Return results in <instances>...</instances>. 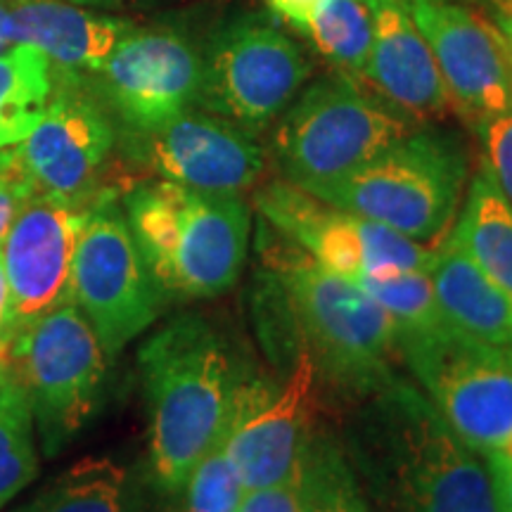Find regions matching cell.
<instances>
[{"mask_svg":"<svg viewBox=\"0 0 512 512\" xmlns=\"http://www.w3.org/2000/svg\"><path fill=\"white\" fill-rule=\"evenodd\" d=\"M342 444L356 475L401 512H503L486 458L401 377L351 403Z\"/></svg>","mask_w":512,"mask_h":512,"instance_id":"obj_1","label":"cell"},{"mask_svg":"<svg viewBox=\"0 0 512 512\" xmlns=\"http://www.w3.org/2000/svg\"><path fill=\"white\" fill-rule=\"evenodd\" d=\"M147 406V451L159 489L178 494L221 439L238 375L214 323L183 313L147 337L138 351Z\"/></svg>","mask_w":512,"mask_h":512,"instance_id":"obj_2","label":"cell"},{"mask_svg":"<svg viewBox=\"0 0 512 512\" xmlns=\"http://www.w3.org/2000/svg\"><path fill=\"white\" fill-rule=\"evenodd\" d=\"M261 252L268 271L283 285L320 387L330 384L354 403L394 380V361L401 358L399 330L380 304L354 280L328 271L294 242L268 235L266 228H261Z\"/></svg>","mask_w":512,"mask_h":512,"instance_id":"obj_3","label":"cell"},{"mask_svg":"<svg viewBox=\"0 0 512 512\" xmlns=\"http://www.w3.org/2000/svg\"><path fill=\"white\" fill-rule=\"evenodd\" d=\"M126 221L164 297L214 299L240 280L252 233L242 195L138 185L126 195Z\"/></svg>","mask_w":512,"mask_h":512,"instance_id":"obj_4","label":"cell"},{"mask_svg":"<svg viewBox=\"0 0 512 512\" xmlns=\"http://www.w3.org/2000/svg\"><path fill=\"white\" fill-rule=\"evenodd\" d=\"M467 171L470 157L458 136L413 128L351 174L311 185L306 192L420 245L437 247L463 204Z\"/></svg>","mask_w":512,"mask_h":512,"instance_id":"obj_5","label":"cell"},{"mask_svg":"<svg viewBox=\"0 0 512 512\" xmlns=\"http://www.w3.org/2000/svg\"><path fill=\"white\" fill-rule=\"evenodd\" d=\"M280 117L275 162L285 181L302 190L351 174L415 128L392 105L366 95L351 76L311 83Z\"/></svg>","mask_w":512,"mask_h":512,"instance_id":"obj_6","label":"cell"},{"mask_svg":"<svg viewBox=\"0 0 512 512\" xmlns=\"http://www.w3.org/2000/svg\"><path fill=\"white\" fill-rule=\"evenodd\" d=\"M10 363L27 389L38 444L57 456L93 420L102 401L107 354L86 316L64 304L19 332Z\"/></svg>","mask_w":512,"mask_h":512,"instance_id":"obj_7","label":"cell"},{"mask_svg":"<svg viewBox=\"0 0 512 512\" xmlns=\"http://www.w3.org/2000/svg\"><path fill=\"white\" fill-rule=\"evenodd\" d=\"M399 354L422 394L472 451L486 456L512 439V370L503 351L441 325L399 335Z\"/></svg>","mask_w":512,"mask_h":512,"instance_id":"obj_8","label":"cell"},{"mask_svg":"<svg viewBox=\"0 0 512 512\" xmlns=\"http://www.w3.org/2000/svg\"><path fill=\"white\" fill-rule=\"evenodd\" d=\"M309 74L302 48L271 19L240 17L211 43L197 102L247 133H259L292 105Z\"/></svg>","mask_w":512,"mask_h":512,"instance_id":"obj_9","label":"cell"},{"mask_svg":"<svg viewBox=\"0 0 512 512\" xmlns=\"http://www.w3.org/2000/svg\"><path fill=\"white\" fill-rule=\"evenodd\" d=\"M72 304L91 323L107 356L150 328L164 304L126 216L107 204L88 209L76 242Z\"/></svg>","mask_w":512,"mask_h":512,"instance_id":"obj_10","label":"cell"},{"mask_svg":"<svg viewBox=\"0 0 512 512\" xmlns=\"http://www.w3.org/2000/svg\"><path fill=\"white\" fill-rule=\"evenodd\" d=\"M254 207L320 266L349 280L399 271L430 273L437 252V247L420 245L366 216L332 207L287 181L256 190Z\"/></svg>","mask_w":512,"mask_h":512,"instance_id":"obj_11","label":"cell"},{"mask_svg":"<svg viewBox=\"0 0 512 512\" xmlns=\"http://www.w3.org/2000/svg\"><path fill=\"white\" fill-rule=\"evenodd\" d=\"M318 403V373L304 349L283 389L264 380L238 382L221 441L247 491L299 475L304 446L316 430Z\"/></svg>","mask_w":512,"mask_h":512,"instance_id":"obj_12","label":"cell"},{"mask_svg":"<svg viewBox=\"0 0 512 512\" xmlns=\"http://www.w3.org/2000/svg\"><path fill=\"white\" fill-rule=\"evenodd\" d=\"M430 46L451 107L482 126L512 112V53L503 34L453 0H406Z\"/></svg>","mask_w":512,"mask_h":512,"instance_id":"obj_13","label":"cell"},{"mask_svg":"<svg viewBox=\"0 0 512 512\" xmlns=\"http://www.w3.org/2000/svg\"><path fill=\"white\" fill-rule=\"evenodd\" d=\"M88 207L34 192L5 235V278L17 335L36 320L72 304V266Z\"/></svg>","mask_w":512,"mask_h":512,"instance_id":"obj_14","label":"cell"},{"mask_svg":"<svg viewBox=\"0 0 512 512\" xmlns=\"http://www.w3.org/2000/svg\"><path fill=\"white\" fill-rule=\"evenodd\" d=\"M98 74L119 117L145 133L178 117L197 100L202 60L171 31H128Z\"/></svg>","mask_w":512,"mask_h":512,"instance_id":"obj_15","label":"cell"},{"mask_svg":"<svg viewBox=\"0 0 512 512\" xmlns=\"http://www.w3.org/2000/svg\"><path fill=\"white\" fill-rule=\"evenodd\" d=\"M112 145L114 128L100 107L76 88H62L15 152L38 192L83 207Z\"/></svg>","mask_w":512,"mask_h":512,"instance_id":"obj_16","label":"cell"},{"mask_svg":"<svg viewBox=\"0 0 512 512\" xmlns=\"http://www.w3.org/2000/svg\"><path fill=\"white\" fill-rule=\"evenodd\" d=\"M145 157L162 181L216 195H242L266 169L252 133L216 114L188 110L145 131Z\"/></svg>","mask_w":512,"mask_h":512,"instance_id":"obj_17","label":"cell"},{"mask_svg":"<svg viewBox=\"0 0 512 512\" xmlns=\"http://www.w3.org/2000/svg\"><path fill=\"white\" fill-rule=\"evenodd\" d=\"M366 5L373 17V46L363 79L413 124L444 117L451 98L406 0H366Z\"/></svg>","mask_w":512,"mask_h":512,"instance_id":"obj_18","label":"cell"},{"mask_svg":"<svg viewBox=\"0 0 512 512\" xmlns=\"http://www.w3.org/2000/svg\"><path fill=\"white\" fill-rule=\"evenodd\" d=\"M10 43H29L60 72H98L128 24L64 0H10Z\"/></svg>","mask_w":512,"mask_h":512,"instance_id":"obj_19","label":"cell"},{"mask_svg":"<svg viewBox=\"0 0 512 512\" xmlns=\"http://www.w3.org/2000/svg\"><path fill=\"white\" fill-rule=\"evenodd\" d=\"M430 278L448 330L482 347L512 349V299L456 242L437 245Z\"/></svg>","mask_w":512,"mask_h":512,"instance_id":"obj_20","label":"cell"},{"mask_svg":"<svg viewBox=\"0 0 512 512\" xmlns=\"http://www.w3.org/2000/svg\"><path fill=\"white\" fill-rule=\"evenodd\" d=\"M446 238L512 299V204L486 164L472 178Z\"/></svg>","mask_w":512,"mask_h":512,"instance_id":"obj_21","label":"cell"},{"mask_svg":"<svg viewBox=\"0 0 512 512\" xmlns=\"http://www.w3.org/2000/svg\"><path fill=\"white\" fill-rule=\"evenodd\" d=\"M53 95V67L41 50L15 43L0 53V150L34 131Z\"/></svg>","mask_w":512,"mask_h":512,"instance_id":"obj_22","label":"cell"},{"mask_svg":"<svg viewBox=\"0 0 512 512\" xmlns=\"http://www.w3.org/2000/svg\"><path fill=\"white\" fill-rule=\"evenodd\" d=\"M10 512H128L126 470L112 458H83Z\"/></svg>","mask_w":512,"mask_h":512,"instance_id":"obj_23","label":"cell"},{"mask_svg":"<svg viewBox=\"0 0 512 512\" xmlns=\"http://www.w3.org/2000/svg\"><path fill=\"white\" fill-rule=\"evenodd\" d=\"M36 475L34 413L27 389L8 358L0 363V510L22 494Z\"/></svg>","mask_w":512,"mask_h":512,"instance_id":"obj_24","label":"cell"},{"mask_svg":"<svg viewBox=\"0 0 512 512\" xmlns=\"http://www.w3.org/2000/svg\"><path fill=\"white\" fill-rule=\"evenodd\" d=\"M302 512H370L344 444L328 430H313L299 463Z\"/></svg>","mask_w":512,"mask_h":512,"instance_id":"obj_25","label":"cell"},{"mask_svg":"<svg viewBox=\"0 0 512 512\" xmlns=\"http://www.w3.org/2000/svg\"><path fill=\"white\" fill-rule=\"evenodd\" d=\"M304 34L339 69L363 74L373 46V17L366 0H320Z\"/></svg>","mask_w":512,"mask_h":512,"instance_id":"obj_26","label":"cell"},{"mask_svg":"<svg viewBox=\"0 0 512 512\" xmlns=\"http://www.w3.org/2000/svg\"><path fill=\"white\" fill-rule=\"evenodd\" d=\"M354 283L392 316L399 335L430 332L446 325L427 271L358 275Z\"/></svg>","mask_w":512,"mask_h":512,"instance_id":"obj_27","label":"cell"},{"mask_svg":"<svg viewBox=\"0 0 512 512\" xmlns=\"http://www.w3.org/2000/svg\"><path fill=\"white\" fill-rule=\"evenodd\" d=\"M183 491V512H238L247 489L228 460L221 439L197 463Z\"/></svg>","mask_w":512,"mask_h":512,"instance_id":"obj_28","label":"cell"},{"mask_svg":"<svg viewBox=\"0 0 512 512\" xmlns=\"http://www.w3.org/2000/svg\"><path fill=\"white\" fill-rule=\"evenodd\" d=\"M482 138L486 145V166L496 178L498 188L512 204V112L484 121Z\"/></svg>","mask_w":512,"mask_h":512,"instance_id":"obj_29","label":"cell"},{"mask_svg":"<svg viewBox=\"0 0 512 512\" xmlns=\"http://www.w3.org/2000/svg\"><path fill=\"white\" fill-rule=\"evenodd\" d=\"M34 192L36 185L31 183V178L22 169L17 157L8 169L0 171V245H3L5 235H8L12 221L17 219V214L29 202V197Z\"/></svg>","mask_w":512,"mask_h":512,"instance_id":"obj_30","label":"cell"},{"mask_svg":"<svg viewBox=\"0 0 512 512\" xmlns=\"http://www.w3.org/2000/svg\"><path fill=\"white\" fill-rule=\"evenodd\" d=\"M238 512H302L299 475L290 482L247 491Z\"/></svg>","mask_w":512,"mask_h":512,"instance_id":"obj_31","label":"cell"},{"mask_svg":"<svg viewBox=\"0 0 512 512\" xmlns=\"http://www.w3.org/2000/svg\"><path fill=\"white\" fill-rule=\"evenodd\" d=\"M15 339H17V328H15V320H12L10 287H8V278H5L3 254H0V363H5L10 358Z\"/></svg>","mask_w":512,"mask_h":512,"instance_id":"obj_32","label":"cell"},{"mask_svg":"<svg viewBox=\"0 0 512 512\" xmlns=\"http://www.w3.org/2000/svg\"><path fill=\"white\" fill-rule=\"evenodd\" d=\"M484 458L491 470V477H494L503 512H512V460L498 456V453H486Z\"/></svg>","mask_w":512,"mask_h":512,"instance_id":"obj_33","label":"cell"},{"mask_svg":"<svg viewBox=\"0 0 512 512\" xmlns=\"http://www.w3.org/2000/svg\"><path fill=\"white\" fill-rule=\"evenodd\" d=\"M320 0H268V8H271L275 15L287 19L292 27L304 31L306 22H309L311 12L316 10Z\"/></svg>","mask_w":512,"mask_h":512,"instance_id":"obj_34","label":"cell"},{"mask_svg":"<svg viewBox=\"0 0 512 512\" xmlns=\"http://www.w3.org/2000/svg\"><path fill=\"white\" fill-rule=\"evenodd\" d=\"M8 24H10V0H0V53L12 46Z\"/></svg>","mask_w":512,"mask_h":512,"instance_id":"obj_35","label":"cell"},{"mask_svg":"<svg viewBox=\"0 0 512 512\" xmlns=\"http://www.w3.org/2000/svg\"><path fill=\"white\" fill-rule=\"evenodd\" d=\"M496 12V22H505V19H512V0H491Z\"/></svg>","mask_w":512,"mask_h":512,"instance_id":"obj_36","label":"cell"},{"mask_svg":"<svg viewBox=\"0 0 512 512\" xmlns=\"http://www.w3.org/2000/svg\"><path fill=\"white\" fill-rule=\"evenodd\" d=\"M498 29H501L505 43H508V48H510V53H512V19H505V22H498Z\"/></svg>","mask_w":512,"mask_h":512,"instance_id":"obj_37","label":"cell"},{"mask_svg":"<svg viewBox=\"0 0 512 512\" xmlns=\"http://www.w3.org/2000/svg\"><path fill=\"white\" fill-rule=\"evenodd\" d=\"M15 150H12V147H10V150H0V171H5V169H8V166L12 164V162H15Z\"/></svg>","mask_w":512,"mask_h":512,"instance_id":"obj_38","label":"cell"},{"mask_svg":"<svg viewBox=\"0 0 512 512\" xmlns=\"http://www.w3.org/2000/svg\"><path fill=\"white\" fill-rule=\"evenodd\" d=\"M503 356H505V361H508V366H510V370H512V349L503 351Z\"/></svg>","mask_w":512,"mask_h":512,"instance_id":"obj_39","label":"cell"}]
</instances>
